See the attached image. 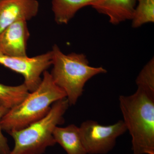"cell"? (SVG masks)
<instances>
[{
  "label": "cell",
  "mask_w": 154,
  "mask_h": 154,
  "mask_svg": "<svg viewBox=\"0 0 154 154\" xmlns=\"http://www.w3.org/2000/svg\"><path fill=\"white\" fill-rule=\"evenodd\" d=\"M119 107L131 136L132 154H154V93L140 88L120 96Z\"/></svg>",
  "instance_id": "cell-1"
},
{
  "label": "cell",
  "mask_w": 154,
  "mask_h": 154,
  "mask_svg": "<svg viewBox=\"0 0 154 154\" xmlns=\"http://www.w3.org/2000/svg\"><path fill=\"white\" fill-rule=\"evenodd\" d=\"M66 98L65 92L56 85L50 73L45 71L37 89L4 116L2 129L9 134L23 129L44 117L54 102Z\"/></svg>",
  "instance_id": "cell-2"
},
{
  "label": "cell",
  "mask_w": 154,
  "mask_h": 154,
  "mask_svg": "<svg viewBox=\"0 0 154 154\" xmlns=\"http://www.w3.org/2000/svg\"><path fill=\"white\" fill-rule=\"evenodd\" d=\"M51 51L53 65L51 75L56 85L65 92L69 105L76 104L89 80L96 75L107 72L102 67L91 66L83 54H65L56 44Z\"/></svg>",
  "instance_id": "cell-3"
},
{
  "label": "cell",
  "mask_w": 154,
  "mask_h": 154,
  "mask_svg": "<svg viewBox=\"0 0 154 154\" xmlns=\"http://www.w3.org/2000/svg\"><path fill=\"white\" fill-rule=\"evenodd\" d=\"M69 106L66 98L54 102L47 115L23 129L9 134L14 139L10 154H42L56 143L54 129L64 121L63 116Z\"/></svg>",
  "instance_id": "cell-4"
},
{
  "label": "cell",
  "mask_w": 154,
  "mask_h": 154,
  "mask_svg": "<svg viewBox=\"0 0 154 154\" xmlns=\"http://www.w3.org/2000/svg\"><path fill=\"white\" fill-rule=\"evenodd\" d=\"M82 141L88 154H106L113 149L117 138L126 132L123 120L113 125H103L88 120L79 127Z\"/></svg>",
  "instance_id": "cell-5"
},
{
  "label": "cell",
  "mask_w": 154,
  "mask_h": 154,
  "mask_svg": "<svg viewBox=\"0 0 154 154\" xmlns=\"http://www.w3.org/2000/svg\"><path fill=\"white\" fill-rule=\"evenodd\" d=\"M0 65L20 74L29 92L36 90L41 83V75L52 65L51 51L34 57H19L0 53Z\"/></svg>",
  "instance_id": "cell-6"
},
{
  "label": "cell",
  "mask_w": 154,
  "mask_h": 154,
  "mask_svg": "<svg viewBox=\"0 0 154 154\" xmlns=\"http://www.w3.org/2000/svg\"><path fill=\"white\" fill-rule=\"evenodd\" d=\"M30 33L27 21L12 23L0 33V53L13 57H27V42Z\"/></svg>",
  "instance_id": "cell-7"
},
{
  "label": "cell",
  "mask_w": 154,
  "mask_h": 154,
  "mask_svg": "<svg viewBox=\"0 0 154 154\" xmlns=\"http://www.w3.org/2000/svg\"><path fill=\"white\" fill-rule=\"evenodd\" d=\"M38 9L37 0H0V33L14 22L36 17Z\"/></svg>",
  "instance_id": "cell-8"
},
{
  "label": "cell",
  "mask_w": 154,
  "mask_h": 154,
  "mask_svg": "<svg viewBox=\"0 0 154 154\" xmlns=\"http://www.w3.org/2000/svg\"><path fill=\"white\" fill-rule=\"evenodd\" d=\"M137 2V0H98L91 7L107 16L111 24L116 25L132 19Z\"/></svg>",
  "instance_id": "cell-9"
},
{
  "label": "cell",
  "mask_w": 154,
  "mask_h": 154,
  "mask_svg": "<svg viewBox=\"0 0 154 154\" xmlns=\"http://www.w3.org/2000/svg\"><path fill=\"white\" fill-rule=\"evenodd\" d=\"M53 136L56 143L60 145L67 154H88L82 141L79 127L75 125L57 127Z\"/></svg>",
  "instance_id": "cell-10"
},
{
  "label": "cell",
  "mask_w": 154,
  "mask_h": 154,
  "mask_svg": "<svg viewBox=\"0 0 154 154\" xmlns=\"http://www.w3.org/2000/svg\"><path fill=\"white\" fill-rule=\"evenodd\" d=\"M98 0H52L54 20L59 25L67 24L81 9L92 6Z\"/></svg>",
  "instance_id": "cell-11"
},
{
  "label": "cell",
  "mask_w": 154,
  "mask_h": 154,
  "mask_svg": "<svg viewBox=\"0 0 154 154\" xmlns=\"http://www.w3.org/2000/svg\"><path fill=\"white\" fill-rule=\"evenodd\" d=\"M30 92L23 83L20 85H6L0 83V102L10 109L21 103Z\"/></svg>",
  "instance_id": "cell-12"
},
{
  "label": "cell",
  "mask_w": 154,
  "mask_h": 154,
  "mask_svg": "<svg viewBox=\"0 0 154 154\" xmlns=\"http://www.w3.org/2000/svg\"><path fill=\"white\" fill-rule=\"evenodd\" d=\"M132 27L140 28L154 22V0H137L132 19Z\"/></svg>",
  "instance_id": "cell-13"
},
{
  "label": "cell",
  "mask_w": 154,
  "mask_h": 154,
  "mask_svg": "<svg viewBox=\"0 0 154 154\" xmlns=\"http://www.w3.org/2000/svg\"><path fill=\"white\" fill-rule=\"evenodd\" d=\"M137 88L154 93V58H152L141 70L136 79Z\"/></svg>",
  "instance_id": "cell-14"
},
{
  "label": "cell",
  "mask_w": 154,
  "mask_h": 154,
  "mask_svg": "<svg viewBox=\"0 0 154 154\" xmlns=\"http://www.w3.org/2000/svg\"><path fill=\"white\" fill-rule=\"evenodd\" d=\"M10 109L7 108L0 102V154H10V149L8 140L4 135L1 126V122L4 116L5 115Z\"/></svg>",
  "instance_id": "cell-15"
},
{
  "label": "cell",
  "mask_w": 154,
  "mask_h": 154,
  "mask_svg": "<svg viewBox=\"0 0 154 154\" xmlns=\"http://www.w3.org/2000/svg\"></svg>",
  "instance_id": "cell-16"
}]
</instances>
